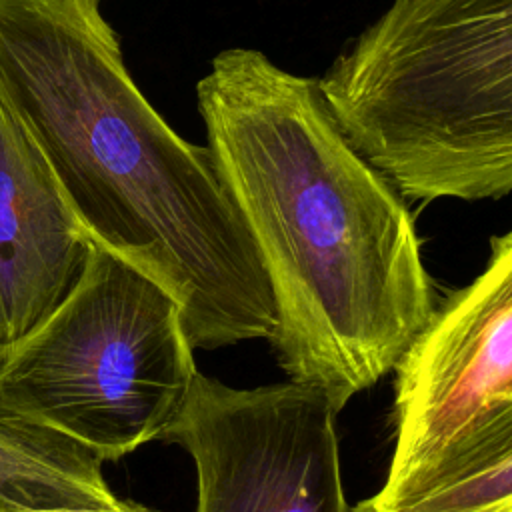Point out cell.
I'll use <instances>...</instances> for the list:
<instances>
[{
	"instance_id": "9c48e42d",
	"label": "cell",
	"mask_w": 512,
	"mask_h": 512,
	"mask_svg": "<svg viewBox=\"0 0 512 512\" xmlns=\"http://www.w3.org/2000/svg\"><path fill=\"white\" fill-rule=\"evenodd\" d=\"M0 512H156L144 504L132 500H120L116 508L110 510H90V508H64V510H0Z\"/></svg>"
},
{
	"instance_id": "3957f363",
	"label": "cell",
	"mask_w": 512,
	"mask_h": 512,
	"mask_svg": "<svg viewBox=\"0 0 512 512\" xmlns=\"http://www.w3.org/2000/svg\"><path fill=\"white\" fill-rule=\"evenodd\" d=\"M404 200L512 190V0H394L316 80Z\"/></svg>"
},
{
	"instance_id": "8992f818",
	"label": "cell",
	"mask_w": 512,
	"mask_h": 512,
	"mask_svg": "<svg viewBox=\"0 0 512 512\" xmlns=\"http://www.w3.org/2000/svg\"><path fill=\"white\" fill-rule=\"evenodd\" d=\"M336 414L310 386L244 390L198 372L162 440L196 464V512H350Z\"/></svg>"
},
{
	"instance_id": "6da1fadb",
	"label": "cell",
	"mask_w": 512,
	"mask_h": 512,
	"mask_svg": "<svg viewBox=\"0 0 512 512\" xmlns=\"http://www.w3.org/2000/svg\"><path fill=\"white\" fill-rule=\"evenodd\" d=\"M196 98L272 292L278 362L340 412L394 368L434 310L414 218L344 138L316 78L228 48Z\"/></svg>"
},
{
	"instance_id": "5b68a950",
	"label": "cell",
	"mask_w": 512,
	"mask_h": 512,
	"mask_svg": "<svg viewBox=\"0 0 512 512\" xmlns=\"http://www.w3.org/2000/svg\"><path fill=\"white\" fill-rule=\"evenodd\" d=\"M394 450L350 512H512V234L392 368Z\"/></svg>"
},
{
	"instance_id": "ba28073f",
	"label": "cell",
	"mask_w": 512,
	"mask_h": 512,
	"mask_svg": "<svg viewBox=\"0 0 512 512\" xmlns=\"http://www.w3.org/2000/svg\"><path fill=\"white\" fill-rule=\"evenodd\" d=\"M102 464L76 440L0 408V510L116 508Z\"/></svg>"
},
{
	"instance_id": "30bf717a",
	"label": "cell",
	"mask_w": 512,
	"mask_h": 512,
	"mask_svg": "<svg viewBox=\"0 0 512 512\" xmlns=\"http://www.w3.org/2000/svg\"><path fill=\"white\" fill-rule=\"evenodd\" d=\"M8 350H10V346L6 344V340H4V338H2V334H0V364L4 362V358H6Z\"/></svg>"
},
{
	"instance_id": "7a4b0ae2",
	"label": "cell",
	"mask_w": 512,
	"mask_h": 512,
	"mask_svg": "<svg viewBox=\"0 0 512 512\" xmlns=\"http://www.w3.org/2000/svg\"><path fill=\"white\" fill-rule=\"evenodd\" d=\"M0 102L88 238L176 302L192 348L270 340L272 292L208 148L134 84L100 0H0Z\"/></svg>"
},
{
	"instance_id": "277c9868",
	"label": "cell",
	"mask_w": 512,
	"mask_h": 512,
	"mask_svg": "<svg viewBox=\"0 0 512 512\" xmlns=\"http://www.w3.org/2000/svg\"><path fill=\"white\" fill-rule=\"evenodd\" d=\"M192 350L176 302L90 242L72 292L0 364V408L118 460L178 418L198 374Z\"/></svg>"
},
{
	"instance_id": "52a82bcc",
	"label": "cell",
	"mask_w": 512,
	"mask_h": 512,
	"mask_svg": "<svg viewBox=\"0 0 512 512\" xmlns=\"http://www.w3.org/2000/svg\"><path fill=\"white\" fill-rule=\"evenodd\" d=\"M90 242L46 160L0 102V334L8 346L72 292Z\"/></svg>"
}]
</instances>
